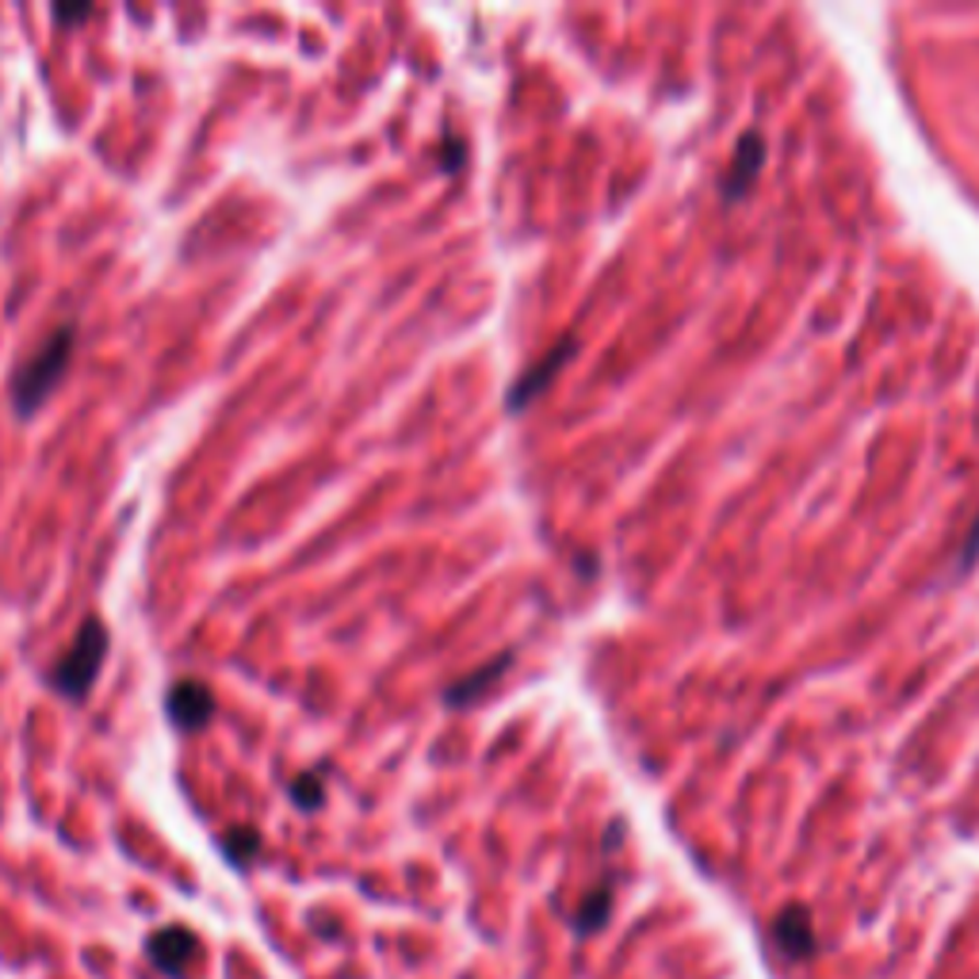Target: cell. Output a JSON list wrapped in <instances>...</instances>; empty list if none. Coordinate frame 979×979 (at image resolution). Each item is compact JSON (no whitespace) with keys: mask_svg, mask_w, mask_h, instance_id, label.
<instances>
[{"mask_svg":"<svg viewBox=\"0 0 979 979\" xmlns=\"http://www.w3.org/2000/svg\"><path fill=\"white\" fill-rule=\"evenodd\" d=\"M735 165L738 169H732V176H727V192H742L746 184H750V176L758 173V165H761V142H758V135H746L742 138V150L735 153Z\"/></svg>","mask_w":979,"mask_h":979,"instance_id":"9","label":"cell"},{"mask_svg":"<svg viewBox=\"0 0 979 979\" xmlns=\"http://www.w3.org/2000/svg\"><path fill=\"white\" fill-rule=\"evenodd\" d=\"M256 850H261V834H256L253 827H234L227 838H222V853H227L238 868H249V861L256 857Z\"/></svg>","mask_w":979,"mask_h":979,"instance_id":"11","label":"cell"},{"mask_svg":"<svg viewBox=\"0 0 979 979\" xmlns=\"http://www.w3.org/2000/svg\"><path fill=\"white\" fill-rule=\"evenodd\" d=\"M107 643H112V635H107L104 620L84 617V624L77 627L69 650L46 670V686H50L58 696H66V701L81 704L84 696L92 693V686H96L100 670H104Z\"/></svg>","mask_w":979,"mask_h":979,"instance_id":"2","label":"cell"},{"mask_svg":"<svg viewBox=\"0 0 979 979\" xmlns=\"http://www.w3.org/2000/svg\"><path fill=\"white\" fill-rule=\"evenodd\" d=\"M509 663H512V655H497V658H490L486 666L471 670L463 681L448 686V689H445V701L452 704V709H468V704H475L490 686H497V678H502V673L509 670Z\"/></svg>","mask_w":979,"mask_h":979,"instance_id":"7","label":"cell"},{"mask_svg":"<svg viewBox=\"0 0 979 979\" xmlns=\"http://www.w3.org/2000/svg\"><path fill=\"white\" fill-rule=\"evenodd\" d=\"M165 712H169V719H173L176 732H184V735L204 732V727L215 719V693L204 686V681L181 678L165 693Z\"/></svg>","mask_w":979,"mask_h":979,"instance_id":"4","label":"cell"},{"mask_svg":"<svg viewBox=\"0 0 979 979\" xmlns=\"http://www.w3.org/2000/svg\"><path fill=\"white\" fill-rule=\"evenodd\" d=\"M77 348V325H58L43 345L31 356H23L20 368L12 371V383H8V394H12V410L20 417H35L38 410L46 406V399L54 394V387L66 379L69 360H73Z\"/></svg>","mask_w":979,"mask_h":979,"instance_id":"1","label":"cell"},{"mask_svg":"<svg viewBox=\"0 0 979 979\" xmlns=\"http://www.w3.org/2000/svg\"><path fill=\"white\" fill-rule=\"evenodd\" d=\"M92 15V8L84 4V8H61V4H54V20L58 23H84Z\"/></svg>","mask_w":979,"mask_h":979,"instance_id":"12","label":"cell"},{"mask_svg":"<svg viewBox=\"0 0 979 979\" xmlns=\"http://www.w3.org/2000/svg\"><path fill=\"white\" fill-rule=\"evenodd\" d=\"M571 356H574V337H563L555 348H551L548 356H543L540 364H532V368H528L525 376H520L517 383H512L509 399H505V406H509V414H520V410H525V406H532V402H535V394H543V391H548V383L558 376V368H563V364L571 360Z\"/></svg>","mask_w":979,"mask_h":979,"instance_id":"5","label":"cell"},{"mask_svg":"<svg viewBox=\"0 0 979 979\" xmlns=\"http://www.w3.org/2000/svg\"><path fill=\"white\" fill-rule=\"evenodd\" d=\"M146 953H150V960L165 976L188 979V968L196 965V957L204 953V945H199V937L192 934L188 926H161V930H153L150 934Z\"/></svg>","mask_w":979,"mask_h":979,"instance_id":"3","label":"cell"},{"mask_svg":"<svg viewBox=\"0 0 979 979\" xmlns=\"http://www.w3.org/2000/svg\"><path fill=\"white\" fill-rule=\"evenodd\" d=\"M773 942L788 960H807L815 953V930L807 907H784L773 919Z\"/></svg>","mask_w":979,"mask_h":979,"instance_id":"6","label":"cell"},{"mask_svg":"<svg viewBox=\"0 0 979 979\" xmlns=\"http://www.w3.org/2000/svg\"><path fill=\"white\" fill-rule=\"evenodd\" d=\"M609 911H612V891L609 888H597L589 891L586 899H581L578 914H574V930H578L581 937L586 934H597V930L609 922Z\"/></svg>","mask_w":979,"mask_h":979,"instance_id":"8","label":"cell"},{"mask_svg":"<svg viewBox=\"0 0 979 979\" xmlns=\"http://www.w3.org/2000/svg\"><path fill=\"white\" fill-rule=\"evenodd\" d=\"M976 548H979V525H976V532H972V540H968V548H965V555L972 558L976 555Z\"/></svg>","mask_w":979,"mask_h":979,"instance_id":"13","label":"cell"},{"mask_svg":"<svg viewBox=\"0 0 979 979\" xmlns=\"http://www.w3.org/2000/svg\"><path fill=\"white\" fill-rule=\"evenodd\" d=\"M287 792H291V799H295L299 811H318V807L325 804V781H322V773H314V769L295 776Z\"/></svg>","mask_w":979,"mask_h":979,"instance_id":"10","label":"cell"}]
</instances>
